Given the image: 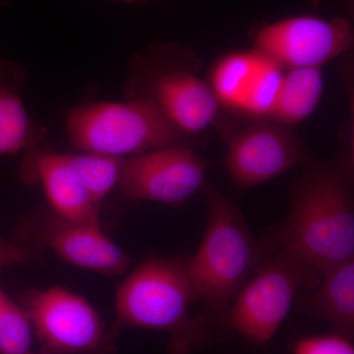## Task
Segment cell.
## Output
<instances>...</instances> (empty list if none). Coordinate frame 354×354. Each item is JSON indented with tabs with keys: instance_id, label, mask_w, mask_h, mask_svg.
Instances as JSON below:
<instances>
[{
	"instance_id": "1",
	"label": "cell",
	"mask_w": 354,
	"mask_h": 354,
	"mask_svg": "<svg viewBox=\"0 0 354 354\" xmlns=\"http://www.w3.org/2000/svg\"><path fill=\"white\" fill-rule=\"evenodd\" d=\"M304 169L291 184L288 220L271 241L322 272L354 257L353 141Z\"/></svg>"
},
{
	"instance_id": "2",
	"label": "cell",
	"mask_w": 354,
	"mask_h": 354,
	"mask_svg": "<svg viewBox=\"0 0 354 354\" xmlns=\"http://www.w3.org/2000/svg\"><path fill=\"white\" fill-rule=\"evenodd\" d=\"M208 218L197 252L189 257V274L202 317L218 339L227 333L223 320L239 291L269 252L268 241L254 239L241 208L227 195L206 183L201 191Z\"/></svg>"
},
{
	"instance_id": "3",
	"label": "cell",
	"mask_w": 354,
	"mask_h": 354,
	"mask_svg": "<svg viewBox=\"0 0 354 354\" xmlns=\"http://www.w3.org/2000/svg\"><path fill=\"white\" fill-rule=\"evenodd\" d=\"M188 266V256L152 257L135 269L116 291L113 335L123 327L167 333L171 354H191L218 339L208 321L190 317L196 295Z\"/></svg>"
},
{
	"instance_id": "4",
	"label": "cell",
	"mask_w": 354,
	"mask_h": 354,
	"mask_svg": "<svg viewBox=\"0 0 354 354\" xmlns=\"http://www.w3.org/2000/svg\"><path fill=\"white\" fill-rule=\"evenodd\" d=\"M71 145L81 152L127 158L174 145L184 135L145 95L125 102L88 104L72 111L66 120Z\"/></svg>"
},
{
	"instance_id": "5",
	"label": "cell",
	"mask_w": 354,
	"mask_h": 354,
	"mask_svg": "<svg viewBox=\"0 0 354 354\" xmlns=\"http://www.w3.org/2000/svg\"><path fill=\"white\" fill-rule=\"evenodd\" d=\"M321 272L283 247H271L239 291L223 328L254 346H265L278 333L302 291L318 285Z\"/></svg>"
},
{
	"instance_id": "6",
	"label": "cell",
	"mask_w": 354,
	"mask_h": 354,
	"mask_svg": "<svg viewBox=\"0 0 354 354\" xmlns=\"http://www.w3.org/2000/svg\"><path fill=\"white\" fill-rule=\"evenodd\" d=\"M22 306L31 319L43 354H113V335L81 295L62 286L32 290Z\"/></svg>"
},
{
	"instance_id": "7",
	"label": "cell",
	"mask_w": 354,
	"mask_h": 354,
	"mask_svg": "<svg viewBox=\"0 0 354 354\" xmlns=\"http://www.w3.org/2000/svg\"><path fill=\"white\" fill-rule=\"evenodd\" d=\"M317 160L293 127L259 118L228 139L225 162L232 183L250 189Z\"/></svg>"
},
{
	"instance_id": "8",
	"label": "cell",
	"mask_w": 354,
	"mask_h": 354,
	"mask_svg": "<svg viewBox=\"0 0 354 354\" xmlns=\"http://www.w3.org/2000/svg\"><path fill=\"white\" fill-rule=\"evenodd\" d=\"M253 50L286 69L322 68L353 46V30L344 18L295 16L254 31Z\"/></svg>"
},
{
	"instance_id": "9",
	"label": "cell",
	"mask_w": 354,
	"mask_h": 354,
	"mask_svg": "<svg viewBox=\"0 0 354 354\" xmlns=\"http://www.w3.org/2000/svg\"><path fill=\"white\" fill-rule=\"evenodd\" d=\"M206 174L192 149L169 146L124 158L118 188L129 200L178 206L201 192Z\"/></svg>"
},
{
	"instance_id": "10",
	"label": "cell",
	"mask_w": 354,
	"mask_h": 354,
	"mask_svg": "<svg viewBox=\"0 0 354 354\" xmlns=\"http://www.w3.org/2000/svg\"><path fill=\"white\" fill-rule=\"evenodd\" d=\"M41 241L60 259L80 269L116 276L127 271L131 260L102 232L99 221H71L57 218L46 221Z\"/></svg>"
},
{
	"instance_id": "11",
	"label": "cell",
	"mask_w": 354,
	"mask_h": 354,
	"mask_svg": "<svg viewBox=\"0 0 354 354\" xmlns=\"http://www.w3.org/2000/svg\"><path fill=\"white\" fill-rule=\"evenodd\" d=\"M167 120L186 134H196L213 124L221 104L209 83L187 70H169L157 77L152 94Z\"/></svg>"
},
{
	"instance_id": "12",
	"label": "cell",
	"mask_w": 354,
	"mask_h": 354,
	"mask_svg": "<svg viewBox=\"0 0 354 354\" xmlns=\"http://www.w3.org/2000/svg\"><path fill=\"white\" fill-rule=\"evenodd\" d=\"M26 179L41 183L55 215L71 221H99L100 205L88 193L70 160L55 152L31 153L24 164Z\"/></svg>"
},
{
	"instance_id": "13",
	"label": "cell",
	"mask_w": 354,
	"mask_h": 354,
	"mask_svg": "<svg viewBox=\"0 0 354 354\" xmlns=\"http://www.w3.org/2000/svg\"><path fill=\"white\" fill-rule=\"evenodd\" d=\"M305 315L327 322L337 334L353 339L354 257L321 272L318 285L295 300Z\"/></svg>"
},
{
	"instance_id": "14",
	"label": "cell",
	"mask_w": 354,
	"mask_h": 354,
	"mask_svg": "<svg viewBox=\"0 0 354 354\" xmlns=\"http://www.w3.org/2000/svg\"><path fill=\"white\" fill-rule=\"evenodd\" d=\"M24 78L17 64L0 60V157L30 148L41 134L19 95Z\"/></svg>"
},
{
	"instance_id": "15",
	"label": "cell",
	"mask_w": 354,
	"mask_h": 354,
	"mask_svg": "<svg viewBox=\"0 0 354 354\" xmlns=\"http://www.w3.org/2000/svg\"><path fill=\"white\" fill-rule=\"evenodd\" d=\"M323 90L322 68L286 69L268 118L295 127L316 111Z\"/></svg>"
},
{
	"instance_id": "16",
	"label": "cell",
	"mask_w": 354,
	"mask_h": 354,
	"mask_svg": "<svg viewBox=\"0 0 354 354\" xmlns=\"http://www.w3.org/2000/svg\"><path fill=\"white\" fill-rule=\"evenodd\" d=\"M264 62L265 57L252 50L230 53L216 62L209 85L221 106L241 111Z\"/></svg>"
},
{
	"instance_id": "17",
	"label": "cell",
	"mask_w": 354,
	"mask_h": 354,
	"mask_svg": "<svg viewBox=\"0 0 354 354\" xmlns=\"http://www.w3.org/2000/svg\"><path fill=\"white\" fill-rule=\"evenodd\" d=\"M69 157L88 193L101 206L109 193L118 187L124 158L88 152L69 155Z\"/></svg>"
},
{
	"instance_id": "18",
	"label": "cell",
	"mask_w": 354,
	"mask_h": 354,
	"mask_svg": "<svg viewBox=\"0 0 354 354\" xmlns=\"http://www.w3.org/2000/svg\"><path fill=\"white\" fill-rule=\"evenodd\" d=\"M34 328L24 307L4 295L0 305V354H36Z\"/></svg>"
},
{
	"instance_id": "19",
	"label": "cell",
	"mask_w": 354,
	"mask_h": 354,
	"mask_svg": "<svg viewBox=\"0 0 354 354\" xmlns=\"http://www.w3.org/2000/svg\"><path fill=\"white\" fill-rule=\"evenodd\" d=\"M292 354H354L353 342L351 337L334 332L308 335L295 342Z\"/></svg>"
},
{
	"instance_id": "20",
	"label": "cell",
	"mask_w": 354,
	"mask_h": 354,
	"mask_svg": "<svg viewBox=\"0 0 354 354\" xmlns=\"http://www.w3.org/2000/svg\"><path fill=\"white\" fill-rule=\"evenodd\" d=\"M32 259V254L17 244L10 243L0 237V268L24 264Z\"/></svg>"
},
{
	"instance_id": "21",
	"label": "cell",
	"mask_w": 354,
	"mask_h": 354,
	"mask_svg": "<svg viewBox=\"0 0 354 354\" xmlns=\"http://www.w3.org/2000/svg\"><path fill=\"white\" fill-rule=\"evenodd\" d=\"M120 1L125 2V3H143L149 0H120Z\"/></svg>"
},
{
	"instance_id": "22",
	"label": "cell",
	"mask_w": 354,
	"mask_h": 354,
	"mask_svg": "<svg viewBox=\"0 0 354 354\" xmlns=\"http://www.w3.org/2000/svg\"><path fill=\"white\" fill-rule=\"evenodd\" d=\"M4 293H2L1 291H0V305H1L2 300H3L4 297Z\"/></svg>"
}]
</instances>
